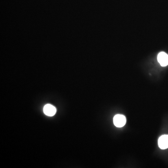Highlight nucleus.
<instances>
[{"label": "nucleus", "instance_id": "f03ea898", "mask_svg": "<svg viewBox=\"0 0 168 168\" xmlns=\"http://www.w3.org/2000/svg\"><path fill=\"white\" fill-rule=\"evenodd\" d=\"M157 60L161 66H166L168 65V55L164 52L159 53Z\"/></svg>", "mask_w": 168, "mask_h": 168}, {"label": "nucleus", "instance_id": "20e7f679", "mask_svg": "<svg viewBox=\"0 0 168 168\" xmlns=\"http://www.w3.org/2000/svg\"><path fill=\"white\" fill-rule=\"evenodd\" d=\"M44 112L47 116H52L56 113V109L52 105L47 104L44 107Z\"/></svg>", "mask_w": 168, "mask_h": 168}, {"label": "nucleus", "instance_id": "f257e3e1", "mask_svg": "<svg viewBox=\"0 0 168 168\" xmlns=\"http://www.w3.org/2000/svg\"><path fill=\"white\" fill-rule=\"evenodd\" d=\"M126 123L125 116L122 114H117L113 118V123L116 127L122 128Z\"/></svg>", "mask_w": 168, "mask_h": 168}, {"label": "nucleus", "instance_id": "7ed1b4c3", "mask_svg": "<svg viewBox=\"0 0 168 168\" xmlns=\"http://www.w3.org/2000/svg\"><path fill=\"white\" fill-rule=\"evenodd\" d=\"M158 146L161 149H165L168 148V135H163L158 139Z\"/></svg>", "mask_w": 168, "mask_h": 168}]
</instances>
